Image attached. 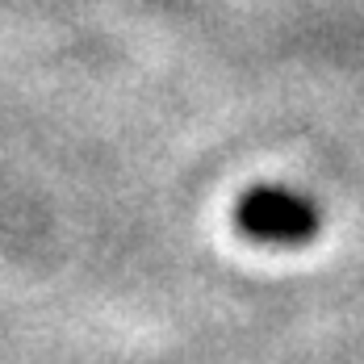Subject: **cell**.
<instances>
[{
    "label": "cell",
    "instance_id": "cell-1",
    "mask_svg": "<svg viewBox=\"0 0 364 364\" xmlns=\"http://www.w3.org/2000/svg\"><path fill=\"white\" fill-rule=\"evenodd\" d=\"M235 226L255 243L297 247L310 243L323 226V214L310 197L293 193L285 184H255L235 201Z\"/></svg>",
    "mask_w": 364,
    "mask_h": 364
}]
</instances>
